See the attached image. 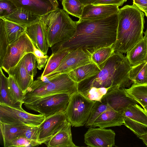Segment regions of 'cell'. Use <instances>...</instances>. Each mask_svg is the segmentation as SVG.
Masks as SVG:
<instances>
[{"label": "cell", "mask_w": 147, "mask_h": 147, "mask_svg": "<svg viewBox=\"0 0 147 147\" xmlns=\"http://www.w3.org/2000/svg\"><path fill=\"white\" fill-rule=\"evenodd\" d=\"M73 36L69 39L51 47L52 53L66 49H81L91 55L101 48L115 43L117 36L118 13L100 19L88 20L79 19L76 22Z\"/></svg>", "instance_id": "cell-1"}, {"label": "cell", "mask_w": 147, "mask_h": 147, "mask_svg": "<svg viewBox=\"0 0 147 147\" xmlns=\"http://www.w3.org/2000/svg\"><path fill=\"white\" fill-rule=\"evenodd\" d=\"M131 67L126 57L115 52L100 67L96 75L77 83L78 91L80 93L92 87H128L133 83L128 77Z\"/></svg>", "instance_id": "cell-2"}, {"label": "cell", "mask_w": 147, "mask_h": 147, "mask_svg": "<svg viewBox=\"0 0 147 147\" xmlns=\"http://www.w3.org/2000/svg\"><path fill=\"white\" fill-rule=\"evenodd\" d=\"M144 12L135 4L119 9L115 52L126 53L143 38L145 22Z\"/></svg>", "instance_id": "cell-3"}, {"label": "cell", "mask_w": 147, "mask_h": 147, "mask_svg": "<svg viewBox=\"0 0 147 147\" xmlns=\"http://www.w3.org/2000/svg\"><path fill=\"white\" fill-rule=\"evenodd\" d=\"M47 28L49 47L71 38L76 30V22L63 9L59 8L40 17Z\"/></svg>", "instance_id": "cell-4"}, {"label": "cell", "mask_w": 147, "mask_h": 147, "mask_svg": "<svg viewBox=\"0 0 147 147\" xmlns=\"http://www.w3.org/2000/svg\"><path fill=\"white\" fill-rule=\"evenodd\" d=\"M47 83L26 92L23 104L31 103L54 94L65 93L71 95L78 91L77 83L67 73L58 75L49 79Z\"/></svg>", "instance_id": "cell-5"}, {"label": "cell", "mask_w": 147, "mask_h": 147, "mask_svg": "<svg viewBox=\"0 0 147 147\" xmlns=\"http://www.w3.org/2000/svg\"><path fill=\"white\" fill-rule=\"evenodd\" d=\"M96 101L88 99L78 91L71 95L65 112L71 126L80 127L86 124Z\"/></svg>", "instance_id": "cell-6"}, {"label": "cell", "mask_w": 147, "mask_h": 147, "mask_svg": "<svg viewBox=\"0 0 147 147\" xmlns=\"http://www.w3.org/2000/svg\"><path fill=\"white\" fill-rule=\"evenodd\" d=\"M45 117L43 115L28 113L22 108L0 104V122L17 125L38 126Z\"/></svg>", "instance_id": "cell-7"}, {"label": "cell", "mask_w": 147, "mask_h": 147, "mask_svg": "<svg viewBox=\"0 0 147 147\" xmlns=\"http://www.w3.org/2000/svg\"><path fill=\"white\" fill-rule=\"evenodd\" d=\"M71 95L65 93L58 94L24 104L28 109L38 112L46 118L57 113L65 112Z\"/></svg>", "instance_id": "cell-8"}, {"label": "cell", "mask_w": 147, "mask_h": 147, "mask_svg": "<svg viewBox=\"0 0 147 147\" xmlns=\"http://www.w3.org/2000/svg\"><path fill=\"white\" fill-rule=\"evenodd\" d=\"M33 50L32 41L25 32L16 41L9 45L0 67L7 73L26 54L33 53Z\"/></svg>", "instance_id": "cell-9"}, {"label": "cell", "mask_w": 147, "mask_h": 147, "mask_svg": "<svg viewBox=\"0 0 147 147\" xmlns=\"http://www.w3.org/2000/svg\"><path fill=\"white\" fill-rule=\"evenodd\" d=\"M91 55L81 49L70 51L54 71L45 76L48 79L67 73L80 67L92 63Z\"/></svg>", "instance_id": "cell-10"}, {"label": "cell", "mask_w": 147, "mask_h": 147, "mask_svg": "<svg viewBox=\"0 0 147 147\" xmlns=\"http://www.w3.org/2000/svg\"><path fill=\"white\" fill-rule=\"evenodd\" d=\"M67 122L65 112L57 113L45 118L38 126L37 141L39 145L47 142Z\"/></svg>", "instance_id": "cell-11"}, {"label": "cell", "mask_w": 147, "mask_h": 147, "mask_svg": "<svg viewBox=\"0 0 147 147\" xmlns=\"http://www.w3.org/2000/svg\"><path fill=\"white\" fill-rule=\"evenodd\" d=\"M101 102L122 113L129 106L138 103L127 93L125 88L118 87L109 89L102 98Z\"/></svg>", "instance_id": "cell-12"}, {"label": "cell", "mask_w": 147, "mask_h": 147, "mask_svg": "<svg viewBox=\"0 0 147 147\" xmlns=\"http://www.w3.org/2000/svg\"><path fill=\"white\" fill-rule=\"evenodd\" d=\"M115 133L110 129L90 127L84 135L88 147H112L115 145Z\"/></svg>", "instance_id": "cell-13"}, {"label": "cell", "mask_w": 147, "mask_h": 147, "mask_svg": "<svg viewBox=\"0 0 147 147\" xmlns=\"http://www.w3.org/2000/svg\"><path fill=\"white\" fill-rule=\"evenodd\" d=\"M119 10V7L115 5H85L79 19L91 20L103 19L118 13Z\"/></svg>", "instance_id": "cell-14"}, {"label": "cell", "mask_w": 147, "mask_h": 147, "mask_svg": "<svg viewBox=\"0 0 147 147\" xmlns=\"http://www.w3.org/2000/svg\"><path fill=\"white\" fill-rule=\"evenodd\" d=\"M26 33L36 47L47 55L49 47L47 37V28L40 19L27 27Z\"/></svg>", "instance_id": "cell-15"}, {"label": "cell", "mask_w": 147, "mask_h": 147, "mask_svg": "<svg viewBox=\"0 0 147 147\" xmlns=\"http://www.w3.org/2000/svg\"><path fill=\"white\" fill-rule=\"evenodd\" d=\"M9 0L17 8H22L29 11L40 17L58 9L49 0Z\"/></svg>", "instance_id": "cell-16"}, {"label": "cell", "mask_w": 147, "mask_h": 147, "mask_svg": "<svg viewBox=\"0 0 147 147\" xmlns=\"http://www.w3.org/2000/svg\"><path fill=\"white\" fill-rule=\"evenodd\" d=\"M123 113L110 109L104 111L96 119L92 127L105 128L120 126L123 125Z\"/></svg>", "instance_id": "cell-17"}, {"label": "cell", "mask_w": 147, "mask_h": 147, "mask_svg": "<svg viewBox=\"0 0 147 147\" xmlns=\"http://www.w3.org/2000/svg\"><path fill=\"white\" fill-rule=\"evenodd\" d=\"M7 73L13 77L24 94L34 82V77L27 72L22 58L15 66L10 69Z\"/></svg>", "instance_id": "cell-18"}, {"label": "cell", "mask_w": 147, "mask_h": 147, "mask_svg": "<svg viewBox=\"0 0 147 147\" xmlns=\"http://www.w3.org/2000/svg\"><path fill=\"white\" fill-rule=\"evenodd\" d=\"M71 124L68 122L60 131L45 144L48 147H77L72 139Z\"/></svg>", "instance_id": "cell-19"}, {"label": "cell", "mask_w": 147, "mask_h": 147, "mask_svg": "<svg viewBox=\"0 0 147 147\" xmlns=\"http://www.w3.org/2000/svg\"><path fill=\"white\" fill-rule=\"evenodd\" d=\"M127 53L126 58L131 66L147 62V39L143 37Z\"/></svg>", "instance_id": "cell-20"}, {"label": "cell", "mask_w": 147, "mask_h": 147, "mask_svg": "<svg viewBox=\"0 0 147 147\" xmlns=\"http://www.w3.org/2000/svg\"><path fill=\"white\" fill-rule=\"evenodd\" d=\"M27 125H13L0 122V133L4 147H9L14 140L24 136Z\"/></svg>", "instance_id": "cell-21"}, {"label": "cell", "mask_w": 147, "mask_h": 147, "mask_svg": "<svg viewBox=\"0 0 147 147\" xmlns=\"http://www.w3.org/2000/svg\"><path fill=\"white\" fill-rule=\"evenodd\" d=\"M40 17L29 11L22 8H17L12 13L3 18L27 27L38 21Z\"/></svg>", "instance_id": "cell-22"}, {"label": "cell", "mask_w": 147, "mask_h": 147, "mask_svg": "<svg viewBox=\"0 0 147 147\" xmlns=\"http://www.w3.org/2000/svg\"><path fill=\"white\" fill-rule=\"evenodd\" d=\"M100 70L96 65L92 62L80 67L67 74L73 81L78 83L96 75Z\"/></svg>", "instance_id": "cell-23"}, {"label": "cell", "mask_w": 147, "mask_h": 147, "mask_svg": "<svg viewBox=\"0 0 147 147\" xmlns=\"http://www.w3.org/2000/svg\"><path fill=\"white\" fill-rule=\"evenodd\" d=\"M128 77L134 84H147V62L132 66L128 72Z\"/></svg>", "instance_id": "cell-24"}, {"label": "cell", "mask_w": 147, "mask_h": 147, "mask_svg": "<svg viewBox=\"0 0 147 147\" xmlns=\"http://www.w3.org/2000/svg\"><path fill=\"white\" fill-rule=\"evenodd\" d=\"M8 90L11 100L15 107L22 108L24 93L12 76L8 75Z\"/></svg>", "instance_id": "cell-25"}, {"label": "cell", "mask_w": 147, "mask_h": 147, "mask_svg": "<svg viewBox=\"0 0 147 147\" xmlns=\"http://www.w3.org/2000/svg\"><path fill=\"white\" fill-rule=\"evenodd\" d=\"M0 18L3 20L9 44L16 41L26 32L27 27L10 21L4 18Z\"/></svg>", "instance_id": "cell-26"}, {"label": "cell", "mask_w": 147, "mask_h": 147, "mask_svg": "<svg viewBox=\"0 0 147 147\" xmlns=\"http://www.w3.org/2000/svg\"><path fill=\"white\" fill-rule=\"evenodd\" d=\"M70 51L63 49L52 53L49 57L44 70L40 76L42 77L45 76L55 70Z\"/></svg>", "instance_id": "cell-27"}, {"label": "cell", "mask_w": 147, "mask_h": 147, "mask_svg": "<svg viewBox=\"0 0 147 147\" xmlns=\"http://www.w3.org/2000/svg\"><path fill=\"white\" fill-rule=\"evenodd\" d=\"M125 90L127 93L143 107L147 105V84L136 85L133 84Z\"/></svg>", "instance_id": "cell-28"}, {"label": "cell", "mask_w": 147, "mask_h": 147, "mask_svg": "<svg viewBox=\"0 0 147 147\" xmlns=\"http://www.w3.org/2000/svg\"><path fill=\"white\" fill-rule=\"evenodd\" d=\"M123 117L147 125V114L144 109L137 104L129 106L123 113Z\"/></svg>", "instance_id": "cell-29"}, {"label": "cell", "mask_w": 147, "mask_h": 147, "mask_svg": "<svg viewBox=\"0 0 147 147\" xmlns=\"http://www.w3.org/2000/svg\"><path fill=\"white\" fill-rule=\"evenodd\" d=\"M115 52L113 45L99 49L91 55L92 62L100 68Z\"/></svg>", "instance_id": "cell-30"}, {"label": "cell", "mask_w": 147, "mask_h": 147, "mask_svg": "<svg viewBox=\"0 0 147 147\" xmlns=\"http://www.w3.org/2000/svg\"><path fill=\"white\" fill-rule=\"evenodd\" d=\"M63 9L68 14L81 18L85 5L78 0H63Z\"/></svg>", "instance_id": "cell-31"}, {"label": "cell", "mask_w": 147, "mask_h": 147, "mask_svg": "<svg viewBox=\"0 0 147 147\" xmlns=\"http://www.w3.org/2000/svg\"><path fill=\"white\" fill-rule=\"evenodd\" d=\"M2 68L0 67V104L15 107L9 96L8 90V77L3 73Z\"/></svg>", "instance_id": "cell-32"}, {"label": "cell", "mask_w": 147, "mask_h": 147, "mask_svg": "<svg viewBox=\"0 0 147 147\" xmlns=\"http://www.w3.org/2000/svg\"><path fill=\"white\" fill-rule=\"evenodd\" d=\"M123 125L131 130L138 138L147 135V126L134 120L128 117H124Z\"/></svg>", "instance_id": "cell-33"}, {"label": "cell", "mask_w": 147, "mask_h": 147, "mask_svg": "<svg viewBox=\"0 0 147 147\" xmlns=\"http://www.w3.org/2000/svg\"><path fill=\"white\" fill-rule=\"evenodd\" d=\"M111 109L107 105L96 101L92 109L90 117L85 125L87 127H92L96 119L104 111Z\"/></svg>", "instance_id": "cell-34"}, {"label": "cell", "mask_w": 147, "mask_h": 147, "mask_svg": "<svg viewBox=\"0 0 147 147\" xmlns=\"http://www.w3.org/2000/svg\"><path fill=\"white\" fill-rule=\"evenodd\" d=\"M110 88L92 87L80 93L90 100L101 102L102 98Z\"/></svg>", "instance_id": "cell-35"}, {"label": "cell", "mask_w": 147, "mask_h": 147, "mask_svg": "<svg viewBox=\"0 0 147 147\" xmlns=\"http://www.w3.org/2000/svg\"><path fill=\"white\" fill-rule=\"evenodd\" d=\"M24 66L28 74L33 77L37 73V63L34 54L31 53L26 54L22 58Z\"/></svg>", "instance_id": "cell-36"}, {"label": "cell", "mask_w": 147, "mask_h": 147, "mask_svg": "<svg viewBox=\"0 0 147 147\" xmlns=\"http://www.w3.org/2000/svg\"><path fill=\"white\" fill-rule=\"evenodd\" d=\"M9 44L3 21L0 18V65H1L7 46Z\"/></svg>", "instance_id": "cell-37"}, {"label": "cell", "mask_w": 147, "mask_h": 147, "mask_svg": "<svg viewBox=\"0 0 147 147\" xmlns=\"http://www.w3.org/2000/svg\"><path fill=\"white\" fill-rule=\"evenodd\" d=\"M17 7L9 0H0V18L6 17L15 11Z\"/></svg>", "instance_id": "cell-38"}, {"label": "cell", "mask_w": 147, "mask_h": 147, "mask_svg": "<svg viewBox=\"0 0 147 147\" xmlns=\"http://www.w3.org/2000/svg\"><path fill=\"white\" fill-rule=\"evenodd\" d=\"M32 42L33 46V53L36 60L37 67L38 69L41 70L45 67L46 65V63L49 57L48 56L45 55L42 51L38 49L32 41Z\"/></svg>", "instance_id": "cell-39"}, {"label": "cell", "mask_w": 147, "mask_h": 147, "mask_svg": "<svg viewBox=\"0 0 147 147\" xmlns=\"http://www.w3.org/2000/svg\"><path fill=\"white\" fill-rule=\"evenodd\" d=\"M39 145L36 142L30 140L24 136H21L13 140L11 143L9 147H33Z\"/></svg>", "instance_id": "cell-40"}, {"label": "cell", "mask_w": 147, "mask_h": 147, "mask_svg": "<svg viewBox=\"0 0 147 147\" xmlns=\"http://www.w3.org/2000/svg\"><path fill=\"white\" fill-rule=\"evenodd\" d=\"M38 127V126L26 125L24 136L30 140L38 143L37 139Z\"/></svg>", "instance_id": "cell-41"}, {"label": "cell", "mask_w": 147, "mask_h": 147, "mask_svg": "<svg viewBox=\"0 0 147 147\" xmlns=\"http://www.w3.org/2000/svg\"><path fill=\"white\" fill-rule=\"evenodd\" d=\"M127 0H97L92 4L94 5H115L118 7L122 5Z\"/></svg>", "instance_id": "cell-42"}, {"label": "cell", "mask_w": 147, "mask_h": 147, "mask_svg": "<svg viewBox=\"0 0 147 147\" xmlns=\"http://www.w3.org/2000/svg\"><path fill=\"white\" fill-rule=\"evenodd\" d=\"M133 4L138 8L147 7V0H133Z\"/></svg>", "instance_id": "cell-43"}, {"label": "cell", "mask_w": 147, "mask_h": 147, "mask_svg": "<svg viewBox=\"0 0 147 147\" xmlns=\"http://www.w3.org/2000/svg\"><path fill=\"white\" fill-rule=\"evenodd\" d=\"M84 5L92 4L97 0H78Z\"/></svg>", "instance_id": "cell-44"}, {"label": "cell", "mask_w": 147, "mask_h": 147, "mask_svg": "<svg viewBox=\"0 0 147 147\" xmlns=\"http://www.w3.org/2000/svg\"><path fill=\"white\" fill-rule=\"evenodd\" d=\"M56 8L59 7V4L57 0H49Z\"/></svg>", "instance_id": "cell-45"}, {"label": "cell", "mask_w": 147, "mask_h": 147, "mask_svg": "<svg viewBox=\"0 0 147 147\" xmlns=\"http://www.w3.org/2000/svg\"><path fill=\"white\" fill-rule=\"evenodd\" d=\"M139 138L142 140L144 144L147 146V135H143Z\"/></svg>", "instance_id": "cell-46"}, {"label": "cell", "mask_w": 147, "mask_h": 147, "mask_svg": "<svg viewBox=\"0 0 147 147\" xmlns=\"http://www.w3.org/2000/svg\"><path fill=\"white\" fill-rule=\"evenodd\" d=\"M144 13L145 15L147 18V7H144L139 8Z\"/></svg>", "instance_id": "cell-47"}, {"label": "cell", "mask_w": 147, "mask_h": 147, "mask_svg": "<svg viewBox=\"0 0 147 147\" xmlns=\"http://www.w3.org/2000/svg\"><path fill=\"white\" fill-rule=\"evenodd\" d=\"M144 37L147 39V27L146 30L144 32Z\"/></svg>", "instance_id": "cell-48"}, {"label": "cell", "mask_w": 147, "mask_h": 147, "mask_svg": "<svg viewBox=\"0 0 147 147\" xmlns=\"http://www.w3.org/2000/svg\"><path fill=\"white\" fill-rule=\"evenodd\" d=\"M143 108L144 109L146 113L147 114V105L144 106V107H143Z\"/></svg>", "instance_id": "cell-49"}, {"label": "cell", "mask_w": 147, "mask_h": 147, "mask_svg": "<svg viewBox=\"0 0 147 147\" xmlns=\"http://www.w3.org/2000/svg\"><path fill=\"white\" fill-rule=\"evenodd\" d=\"M60 0V1H62L63 0Z\"/></svg>", "instance_id": "cell-50"}, {"label": "cell", "mask_w": 147, "mask_h": 147, "mask_svg": "<svg viewBox=\"0 0 147 147\" xmlns=\"http://www.w3.org/2000/svg\"></svg>", "instance_id": "cell-51"}]
</instances>
